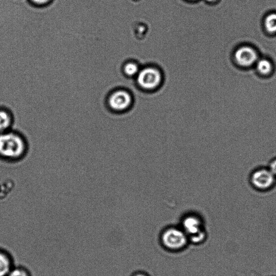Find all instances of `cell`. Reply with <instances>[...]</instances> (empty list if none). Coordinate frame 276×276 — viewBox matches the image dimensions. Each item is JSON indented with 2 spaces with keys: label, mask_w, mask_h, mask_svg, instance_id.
<instances>
[{
  "label": "cell",
  "mask_w": 276,
  "mask_h": 276,
  "mask_svg": "<svg viewBox=\"0 0 276 276\" xmlns=\"http://www.w3.org/2000/svg\"><path fill=\"white\" fill-rule=\"evenodd\" d=\"M14 121L12 112L6 107H0V134L10 131Z\"/></svg>",
  "instance_id": "ba28073f"
},
{
  "label": "cell",
  "mask_w": 276,
  "mask_h": 276,
  "mask_svg": "<svg viewBox=\"0 0 276 276\" xmlns=\"http://www.w3.org/2000/svg\"><path fill=\"white\" fill-rule=\"evenodd\" d=\"M133 276H149L144 273H138L136 274Z\"/></svg>",
  "instance_id": "2e32d148"
},
{
  "label": "cell",
  "mask_w": 276,
  "mask_h": 276,
  "mask_svg": "<svg viewBox=\"0 0 276 276\" xmlns=\"http://www.w3.org/2000/svg\"><path fill=\"white\" fill-rule=\"evenodd\" d=\"M276 176L269 169H262L256 171L251 176V182L255 188L267 190L273 187Z\"/></svg>",
  "instance_id": "52a82bcc"
},
{
  "label": "cell",
  "mask_w": 276,
  "mask_h": 276,
  "mask_svg": "<svg viewBox=\"0 0 276 276\" xmlns=\"http://www.w3.org/2000/svg\"><path fill=\"white\" fill-rule=\"evenodd\" d=\"M268 169L276 177V159L270 162Z\"/></svg>",
  "instance_id": "9a60e30c"
},
{
  "label": "cell",
  "mask_w": 276,
  "mask_h": 276,
  "mask_svg": "<svg viewBox=\"0 0 276 276\" xmlns=\"http://www.w3.org/2000/svg\"><path fill=\"white\" fill-rule=\"evenodd\" d=\"M163 81L162 72L158 68L146 67L141 69L137 77L138 85L146 91H154L160 87Z\"/></svg>",
  "instance_id": "5b68a950"
},
{
  "label": "cell",
  "mask_w": 276,
  "mask_h": 276,
  "mask_svg": "<svg viewBox=\"0 0 276 276\" xmlns=\"http://www.w3.org/2000/svg\"><path fill=\"white\" fill-rule=\"evenodd\" d=\"M264 27L268 33H276V13H272L266 17L264 19Z\"/></svg>",
  "instance_id": "30bf717a"
},
{
  "label": "cell",
  "mask_w": 276,
  "mask_h": 276,
  "mask_svg": "<svg viewBox=\"0 0 276 276\" xmlns=\"http://www.w3.org/2000/svg\"><path fill=\"white\" fill-rule=\"evenodd\" d=\"M29 1L34 6L44 7L51 3L52 0H29Z\"/></svg>",
  "instance_id": "4fadbf2b"
},
{
  "label": "cell",
  "mask_w": 276,
  "mask_h": 276,
  "mask_svg": "<svg viewBox=\"0 0 276 276\" xmlns=\"http://www.w3.org/2000/svg\"><path fill=\"white\" fill-rule=\"evenodd\" d=\"M181 228L191 243L199 244L203 243L206 239L204 223L198 215L190 214L185 216L182 220Z\"/></svg>",
  "instance_id": "7a4b0ae2"
},
{
  "label": "cell",
  "mask_w": 276,
  "mask_h": 276,
  "mask_svg": "<svg viewBox=\"0 0 276 276\" xmlns=\"http://www.w3.org/2000/svg\"><path fill=\"white\" fill-rule=\"evenodd\" d=\"M134 102L131 93L123 88H118L108 95L106 104L110 112L122 113L130 110Z\"/></svg>",
  "instance_id": "3957f363"
},
{
  "label": "cell",
  "mask_w": 276,
  "mask_h": 276,
  "mask_svg": "<svg viewBox=\"0 0 276 276\" xmlns=\"http://www.w3.org/2000/svg\"><path fill=\"white\" fill-rule=\"evenodd\" d=\"M190 1H196V0H190Z\"/></svg>",
  "instance_id": "ac0fdd59"
},
{
  "label": "cell",
  "mask_w": 276,
  "mask_h": 276,
  "mask_svg": "<svg viewBox=\"0 0 276 276\" xmlns=\"http://www.w3.org/2000/svg\"><path fill=\"white\" fill-rule=\"evenodd\" d=\"M28 144L18 132L8 131L0 134V156L11 161L20 160L25 156Z\"/></svg>",
  "instance_id": "6da1fadb"
},
{
  "label": "cell",
  "mask_w": 276,
  "mask_h": 276,
  "mask_svg": "<svg viewBox=\"0 0 276 276\" xmlns=\"http://www.w3.org/2000/svg\"><path fill=\"white\" fill-rule=\"evenodd\" d=\"M162 245L167 250L172 251L184 249L189 242L188 236L182 228L171 226L162 232L161 236Z\"/></svg>",
  "instance_id": "277c9868"
},
{
  "label": "cell",
  "mask_w": 276,
  "mask_h": 276,
  "mask_svg": "<svg viewBox=\"0 0 276 276\" xmlns=\"http://www.w3.org/2000/svg\"><path fill=\"white\" fill-rule=\"evenodd\" d=\"M235 60L239 66L249 68L258 61L257 52L248 46H242L236 51L234 53Z\"/></svg>",
  "instance_id": "8992f818"
},
{
  "label": "cell",
  "mask_w": 276,
  "mask_h": 276,
  "mask_svg": "<svg viewBox=\"0 0 276 276\" xmlns=\"http://www.w3.org/2000/svg\"><path fill=\"white\" fill-rule=\"evenodd\" d=\"M122 72L125 75L129 77H134L138 75L139 72V67L137 63L127 62L122 68Z\"/></svg>",
  "instance_id": "7c38bea8"
},
{
  "label": "cell",
  "mask_w": 276,
  "mask_h": 276,
  "mask_svg": "<svg viewBox=\"0 0 276 276\" xmlns=\"http://www.w3.org/2000/svg\"><path fill=\"white\" fill-rule=\"evenodd\" d=\"M205 1L207 2L214 3L218 1V0H205Z\"/></svg>",
  "instance_id": "e0dca14e"
},
{
  "label": "cell",
  "mask_w": 276,
  "mask_h": 276,
  "mask_svg": "<svg viewBox=\"0 0 276 276\" xmlns=\"http://www.w3.org/2000/svg\"><path fill=\"white\" fill-rule=\"evenodd\" d=\"M256 69L261 75L267 76L273 70V64L267 59H261L256 62Z\"/></svg>",
  "instance_id": "9c48e42d"
},
{
  "label": "cell",
  "mask_w": 276,
  "mask_h": 276,
  "mask_svg": "<svg viewBox=\"0 0 276 276\" xmlns=\"http://www.w3.org/2000/svg\"><path fill=\"white\" fill-rule=\"evenodd\" d=\"M11 272V262L7 256L0 253V276H6Z\"/></svg>",
  "instance_id": "8fae6325"
},
{
  "label": "cell",
  "mask_w": 276,
  "mask_h": 276,
  "mask_svg": "<svg viewBox=\"0 0 276 276\" xmlns=\"http://www.w3.org/2000/svg\"><path fill=\"white\" fill-rule=\"evenodd\" d=\"M9 276H28L26 272L21 269H15L11 271Z\"/></svg>",
  "instance_id": "5bb4252c"
}]
</instances>
